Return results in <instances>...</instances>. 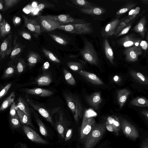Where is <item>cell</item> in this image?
<instances>
[{
	"label": "cell",
	"mask_w": 148,
	"mask_h": 148,
	"mask_svg": "<svg viewBox=\"0 0 148 148\" xmlns=\"http://www.w3.org/2000/svg\"><path fill=\"white\" fill-rule=\"evenodd\" d=\"M118 77L117 76H116L114 77V79L115 81H117L118 79Z\"/></svg>",
	"instance_id": "60"
},
{
	"label": "cell",
	"mask_w": 148,
	"mask_h": 148,
	"mask_svg": "<svg viewBox=\"0 0 148 148\" xmlns=\"http://www.w3.org/2000/svg\"><path fill=\"white\" fill-rule=\"evenodd\" d=\"M26 99L27 102L33 108L37 111L43 117L53 126H54V123L51 114L47 110L28 98H26Z\"/></svg>",
	"instance_id": "10"
},
{
	"label": "cell",
	"mask_w": 148,
	"mask_h": 148,
	"mask_svg": "<svg viewBox=\"0 0 148 148\" xmlns=\"http://www.w3.org/2000/svg\"><path fill=\"white\" fill-rule=\"evenodd\" d=\"M80 53L84 59L90 64L98 65L99 62L97 54L92 44L89 41L85 42Z\"/></svg>",
	"instance_id": "4"
},
{
	"label": "cell",
	"mask_w": 148,
	"mask_h": 148,
	"mask_svg": "<svg viewBox=\"0 0 148 148\" xmlns=\"http://www.w3.org/2000/svg\"><path fill=\"white\" fill-rule=\"evenodd\" d=\"M24 132L31 141L39 144H47L48 142L43 139L31 127L26 125L23 126Z\"/></svg>",
	"instance_id": "12"
},
{
	"label": "cell",
	"mask_w": 148,
	"mask_h": 148,
	"mask_svg": "<svg viewBox=\"0 0 148 148\" xmlns=\"http://www.w3.org/2000/svg\"><path fill=\"white\" fill-rule=\"evenodd\" d=\"M121 125L123 132L129 138L134 140L139 137L136 128L129 121L124 119H121Z\"/></svg>",
	"instance_id": "5"
},
{
	"label": "cell",
	"mask_w": 148,
	"mask_h": 148,
	"mask_svg": "<svg viewBox=\"0 0 148 148\" xmlns=\"http://www.w3.org/2000/svg\"><path fill=\"white\" fill-rule=\"evenodd\" d=\"M131 27L132 23H130L123 28L117 35L115 36V37H117L126 34L128 32Z\"/></svg>",
	"instance_id": "42"
},
{
	"label": "cell",
	"mask_w": 148,
	"mask_h": 148,
	"mask_svg": "<svg viewBox=\"0 0 148 148\" xmlns=\"http://www.w3.org/2000/svg\"><path fill=\"white\" fill-rule=\"evenodd\" d=\"M42 51L46 56L51 61L57 63H60V60L49 51L43 48Z\"/></svg>",
	"instance_id": "38"
},
{
	"label": "cell",
	"mask_w": 148,
	"mask_h": 148,
	"mask_svg": "<svg viewBox=\"0 0 148 148\" xmlns=\"http://www.w3.org/2000/svg\"><path fill=\"white\" fill-rule=\"evenodd\" d=\"M111 125H112L116 131L118 132L119 130L120 127V123L119 118L115 116L114 119Z\"/></svg>",
	"instance_id": "46"
},
{
	"label": "cell",
	"mask_w": 148,
	"mask_h": 148,
	"mask_svg": "<svg viewBox=\"0 0 148 148\" xmlns=\"http://www.w3.org/2000/svg\"><path fill=\"white\" fill-rule=\"evenodd\" d=\"M141 148H148V138L143 140L141 145Z\"/></svg>",
	"instance_id": "50"
},
{
	"label": "cell",
	"mask_w": 148,
	"mask_h": 148,
	"mask_svg": "<svg viewBox=\"0 0 148 148\" xmlns=\"http://www.w3.org/2000/svg\"><path fill=\"white\" fill-rule=\"evenodd\" d=\"M16 71L14 62H10L8 66L4 70L2 78L3 79H6L10 77Z\"/></svg>",
	"instance_id": "27"
},
{
	"label": "cell",
	"mask_w": 148,
	"mask_h": 148,
	"mask_svg": "<svg viewBox=\"0 0 148 148\" xmlns=\"http://www.w3.org/2000/svg\"><path fill=\"white\" fill-rule=\"evenodd\" d=\"M49 5V4L48 5V4H47V3L45 4L43 3H41L39 4L35 9V10L34 12V14H36L39 11L45 8L49 7H51L52 6Z\"/></svg>",
	"instance_id": "45"
},
{
	"label": "cell",
	"mask_w": 148,
	"mask_h": 148,
	"mask_svg": "<svg viewBox=\"0 0 148 148\" xmlns=\"http://www.w3.org/2000/svg\"><path fill=\"white\" fill-rule=\"evenodd\" d=\"M21 0H4L5 11L13 7L20 2Z\"/></svg>",
	"instance_id": "39"
},
{
	"label": "cell",
	"mask_w": 148,
	"mask_h": 148,
	"mask_svg": "<svg viewBox=\"0 0 148 148\" xmlns=\"http://www.w3.org/2000/svg\"><path fill=\"white\" fill-rule=\"evenodd\" d=\"M32 6L34 7H37V4L35 2H34L32 4Z\"/></svg>",
	"instance_id": "58"
},
{
	"label": "cell",
	"mask_w": 148,
	"mask_h": 148,
	"mask_svg": "<svg viewBox=\"0 0 148 148\" xmlns=\"http://www.w3.org/2000/svg\"><path fill=\"white\" fill-rule=\"evenodd\" d=\"M71 130H69L66 133V138H68L70 135L71 134Z\"/></svg>",
	"instance_id": "54"
},
{
	"label": "cell",
	"mask_w": 148,
	"mask_h": 148,
	"mask_svg": "<svg viewBox=\"0 0 148 148\" xmlns=\"http://www.w3.org/2000/svg\"><path fill=\"white\" fill-rule=\"evenodd\" d=\"M130 104L139 107H148V100L145 97H137L133 99L131 101Z\"/></svg>",
	"instance_id": "31"
},
{
	"label": "cell",
	"mask_w": 148,
	"mask_h": 148,
	"mask_svg": "<svg viewBox=\"0 0 148 148\" xmlns=\"http://www.w3.org/2000/svg\"><path fill=\"white\" fill-rule=\"evenodd\" d=\"M146 35V39L148 43V28L147 29Z\"/></svg>",
	"instance_id": "55"
},
{
	"label": "cell",
	"mask_w": 148,
	"mask_h": 148,
	"mask_svg": "<svg viewBox=\"0 0 148 148\" xmlns=\"http://www.w3.org/2000/svg\"><path fill=\"white\" fill-rule=\"evenodd\" d=\"M16 40L17 37H15L12 51L10 54V58L11 61L13 62H15L18 58L23 49V46L19 42H17Z\"/></svg>",
	"instance_id": "17"
},
{
	"label": "cell",
	"mask_w": 148,
	"mask_h": 148,
	"mask_svg": "<svg viewBox=\"0 0 148 148\" xmlns=\"http://www.w3.org/2000/svg\"><path fill=\"white\" fill-rule=\"evenodd\" d=\"M147 20L145 16L142 17L133 28V30L139 34L143 38H144L146 34Z\"/></svg>",
	"instance_id": "19"
},
{
	"label": "cell",
	"mask_w": 148,
	"mask_h": 148,
	"mask_svg": "<svg viewBox=\"0 0 148 148\" xmlns=\"http://www.w3.org/2000/svg\"><path fill=\"white\" fill-rule=\"evenodd\" d=\"M23 91L27 94L42 97L50 96L53 94L52 91L40 88L25 89Z\"/></svg>",
	"instance_id": "18"
},
{
	"label": "cell",
	"mask_w": 148,
	"mask_h": 148,
	"mask_svg": "<svg viewBox=\"0 0 148 148\" xmlns=\"http://www.w3.org/2000/svg\"><path fill=\"white\" fill-rule=\"evenodd\" d=\"M20 34L23 38L25 39L29 40H31V35L27 32L22 31L20 32Z\"/></svg>",
	"instance_id": "47"
},
{
	"label": "cell",
	"mask_w": 148,
	"mask_h": 148,
	"mask_svg": "<svg viewBox=\"0 0 148 148\" xmlns=\"http://www.w3.org/2000/svg\"><path fill=\"white\" fill-rule=\"evenodd\" d=\"M134 35L128 34L121 38L118 40V44L127 48L134 46H138L141 40Z\"/></svg>",
	"instance_id": "11"
},
{
	"label": "cell",
	"mask_w": 148,
	"mask_h": 148,
	"mask_svg": "<svg viewBox=\"0 0 148 148\" xmlns=\"http://www.w3.org/2000/svg\"><path fill=\"white\" fill-rule=\"evenodd\" d=\"M137 3L134 2H130L124 5L119 9L116 13V17L119 18L128 11L134 7Z\"/></svg>",
	"instance_id": "28"
},
{
	"label": "cell",
	"mask_w": 148,
	"mask_h": 148,
	"mask_svg": "<svg viewBox=\"0 0 148 148\" xmlns=\"http://www.w3.org/2000/svg\"><path fill=\"white\" fill-rule=\"evenodd\" d=\"M22 16L24 21L25 26L35 36L37 37L42 32L40 26L35 19L27 17L24 15Z\"/></svg>",
	"instance_id": "8"
},
{
	"label": "cell",
	"mask_w": 148,
	"mask_h": 148,
	"mask_svg": "<svg viewBox=\"0 0 148 148\" xmlns=\"http://www.w3.org/2000/svg\"><path fill=\"white\" fill-rule=\"evenodd\" d=\"M10 121L12 127L13 129H17L21 126L20 121L17 114L13 117H10Z\"/></svg>",
	"instance_id": "40"
},
{
	"label": "cell",
	"mask_w": 148,
	"mask_h": 148,
	"mask_svg": "<svg viewBox=\"0 0 148 148\" xmlns=\"http://www.w3.org/2000/svg\"><path fill=\"white\" fill-rule=\"evenodd\" d=\"M0 10L1 11L3 12L5 11L4 7V0H0Z\"/></svg>",
	"instance_id": "51"
},
{
	"label": "cell",
	"mask_w": 148,
	"mask_h": 148,
	"mask_svg": "<svg viewBox=\"0 0 148 148\" xmlns=\"http://www.w3.org/2000/svg\"><path fill=\"white\" fill-rule=\"evenodd\" d=\"M85 99L87 103L94 109L97 110L101 103L102 99L101 92H97L86 95Z\"/></svg>",
	"instance_id": "14"
},
{
	"label": "cell",
	"mask_w": 148,
	"mask_h": 148,
	"mask_svg": "<svg viewBox=\"0 0 148 148\" xmlns=\"http://www.w3.org/2000/svg\"><path fill=\"white\" fill-rule=\"evenodd\" d=\"M120 21L119 19L116 18L108 23L101 31V35L103 37L110 38L114 35Z\"/></svg>",
	"instance_id": "7"
},
{
	"label": "cell",
	"mask_w": 148,
	"mask_h": 148,
	"mask_svg": "<svg viewBox=\"0 0 148 148\" xmlns=\"http://www.w3.org/2000/svg\"><path fill=\"white\" fill-rule=\"evenodd\" d=\"M104 51L107 59L112 64H114V53L108 40L106 38L103 39V43Z\"/></svg>",
	"instance_id": "22"
},
{
	"label": "cell",
	"mask_w": 148,
	"mask_h": 148,
	"mask_svg": "<svg viewBox=\"0 0 148 148\" xmlns=\"http://www.w3.org/2000/svg\"><path fill=\"white\" fill-rule=\"evenodd\" d=\"M70 1L74 5L81 8H90L95 5L90 2L84 0H71Z\"/></svg>",
	"instance_id": "32"
},
{
	"label": "cell",
	"mask_w": 148,
	"mask_h": 148,
	"mask_svg": "<svg viewBox=\"0 0 148 148\" xmlns=\"http://www.w3.org/2000/svg\"><path fill=\"white\" fill-rule=\"evenodd\" d=\"M130 93V91L126 89L119 90L117 91V101L120 108L123 106Z\"/></svg>",
	"instance_id": "21"
},
{
	"label": "cell",
	"mask_w": 148,
	"mask_h": 148,
	"mask_svg": "<svg viewBox=\"0 0 148 148\" xmlns=\"http://www.w3.org/2000/svg\"><path fill=\"white\" fill-rule=\"evenodd\" d=\"M57 29L78 34H89L93 31L91 23H90L62 25L59 27Z\"/></svg>",
	"instance_id": "3"
},
{
	"label": "cell",
	"mask_w": 148,
	"mask_h": 148,
	"mask_svg": "<svg viewBox=\"0 0 148 148\" xmlns=\"http://www.w3.org/2000/svg\"><path fill=\"white\" fill-rule=\"evenodd\" d=\"M34 19L40 26L42 32L51 31L60 26L69 24L60 22L51 15L38 16Z\"/></svg>",
	"instance_id": "2"
},
{
	"label": "cell",
	"mask_w": 148,
	"mask_h": 148,
	"mask_svg": "<svg viewBox=\"0 0 148 148\" xmlns=\"http://www.w3.org/2000/svg\"><path fill=\"white\" fill-rule=\"evenodd\" d=\"M2 15L1 13H0V23H1L3 20V19Z\"/></svg>",
	"instance_id": "59"
},
{
	"label": "cell",
	"mask_w": 148,
	"mask_h": 148,
	"mask_svg": "<svg viewBox=\"0 0 148 148\" xmlns=\"http://www.w3.org/2000/svg\"><path fill=\"white\" fill-rule=\"evenodd\" d=\"M106 127L108 130L110 132H113V127L112 126V125L111 124H108L106 126Z\"/></svg>",
	"instance_id": "52"
},
{
	"label": "cell",
	"mask_w": 148,
	"mask_h": 148,
	"mask_svg": "<svg viewBox=\"0 0 148 148\" xmlns=\"http://www.w3.org/2000/svg\"><path fill=\"white\" fill-rule=\"evenodd\" d=\"M17 113L19 120L22 123L29 125L33 127V126L31 122V119L24 112L18 108L17 110Z\"/></svg>",
	"instance_id": "29"
},
{
	"label": "cell",
	"mask_w": 148,
	"mask_h": 148,
	"mask_svg": "<svg viewBox=\"0 0 148 148\" xmlns=\"http://www.w3.org/2000/svg\"><path fill=\"white\" fill-rule=\"evenodd\" d=\"M15 94L14 92H12L2 103L0 108V111H2L11 105L14 102Z\"/></svg>",
	"instance_id": "30"
},
{
	"label": "cell",
	"mask_w": 148,
	"mask_h": 148,
	"mask_svg": "<svg viewBox=\"0 0 148 148\" xmlns=\"http://www.w3.org/2000/svg\"><path fill=\"white\" fill-rule=\"evenodd\" d=\"M12 22L13 24L15 26H18L21 23V19L19 16H15L13 18Z\"/></svg>",
	"instance_id": "48"
},
{
	"label": "cell",
	"mask_w": 148,
	"mask_h": 148,
	"mask_svg": "<svg viewBox=\"0 0 148 148\" xmlns=\"http://www.w3.org/2000/svg\"><path fill=\"white\" fill-rule=\"evenodd\" d=\"M34 114L36 120L39 127L40 133L43 136L45 137H47L48 136V133L44 124L39 118L36 114L34 112Z\"/></svg>",
	"instance_id": "34"
},
{
	"label": "cell",
	"mask_w": 148,
	"mask_h": 148,
	"mask_svg": "<svg viewBox=\"0 0 148 148\" xmlns=\"http://www.w3.org/2000/svg\"><path fill=\"white\" fill-rule=\"evenodd\" d=\"M78 74L88 82L96 85L103 84V82L96 75L92 73L81 70L77 72Z\"/></svg>",
	"instance_id": "15"
},
{
	"label": "cell",
	"mask_w": 148,
	"mask_h": 148,
	"mask_svg": "<svg viewBox=\"0 0 148 148\" xmlns=\"http://www.w3.org/2000/svg\"><path fill=\"white\" fill-rule=\"evenodd\" d=\"M51 16L59 22L63 23H68L69 24H84L87 22L83 19H78L74 18L69 14H60Z\"/></svg>",
	"instance_id": "13"
},
{
	"label": "cell",
	"mask_w": 148,
	"mask_h": 148,
	"mask_svg": "<svg viewBox=\"0 0 148 148\" xmlns=\"http://www.w3.org/2000/svg\"><path fill=\"white\" fill-rule=\"evenodd\" d=\"M14 62L16 72L18 74L22 73L25 70L26 66L24 59L21 58H18Z\"/></svg>",
	"instance_id": "33"
},
{
	"label": "cell",
	"mask_w": 148,
	"mask_h": 148,
	"mask_svg": "<svg viewBox=\"0 0 148 148\" xmlns=\"http://www.w3.org/2000/svg\"><path fill=\"white\" fill-rule=\"evenodd\" d=\"M50 66L49 63L48 62H45L42 67V69L43 72L45 73V71L49 69Z\"/></svg>",
	"instance_id": "49"
},
{
	"label": "cell",
	"mask_w": 148,
	"mask_h": 148,
	"mask_svg": "<svg viewBox=\"0 0 148 148\" xmlns=\"http://www.w3.org/2000/svg\"><path fill=\"white\" fill-rule=\"evenodd\" d=\"M142 114L147 119H148V111H143L142 112Z\"/></svg>",
	"instance_id": "53"
},
{
	"label": "cell",
	"mask_w": 148,
	"mask_h": 148,
	"mask_svg": "<svg viewBox=\"0 0 148 148\" xmlns=\"http://www.w3.org/2000/svg\"><path fill=\"white\" fill-rule=\"evenodd\" d=\"M131 74L135 79L141 83L145 84H148V79L142 73L139 72L132 71Z\"/></svg>",
	"instance_id": "36"
},
{
	"label": "cell",
	"mask_w": 148,
	"mask_h": 148,
	"mask_svg": "<svg viewBox=\"0 0 148 148\" xmlns=\"http://www.w3.org/2000/svg\"><path fill=\"white\" fill-rule=\"evenodd\" d=\"M12 37L11 33L9 34L2 41L0 52V60L1 61L8 57L11 52Z\"/></svg>",
	"instance_id": "6"
},
{
	"label": "cell",
	"mask_w": 148,
	"mask_h": 148,
	"mask_svg": "<svg viewBox=\"0 0 148 148\" xmlns=\"http://www.w3.org/2000/svg\"><path fill=\"white\" fill-rule=\"evenodd\" d=\"M78 9L81 13L91 15H100L104 13L106 11V10L103 8L95 6L88 8H79Z\"/></svg>",
	"instance_id": "20"
},
{
	"label": "cell",
	"mask_w": 148,
	"mask_h": 148,
	"mask_svg": "<svg viewBox=\"0 0 148 148\" xmlns=\"http://www.w3.org/2000/svg\"><path fill=\"white\" fill-rule=\"evenodd\" d=\"M40 56L37 53L34 52H31L28 55L27 61L29 68L34 66L40 60Z\"/></svg>",
	"instance_id": "24"
},
{
	"label": "cell",
	"mask_w": 148,
	"mask_h": 148,
	"mask_svg": "<svg viewBox=\"0 0 148 148\" xmlns=\"http://www.w3.org/2000/svg\"><path fill=\"white\" fill-rule=\"evenodd\" d=\"M11 28L8 23L3 18L0 23V37L1 39L10 33Z\"/></svg>",
	"instance_id": "25"
},
{
	"label": "cell",
	"mask_w": 148,
	"mask_h": 148,
	"mask_svg": "<svg viewBox=\"0 0 148 148\" xmlns=\"http://www.w3.org/2000/svg\"><path fill=\"white\" fill-rule=\"evenodd\" d=\"M18 148H27L26 146L24 144H22Z\"/></svg>",
	"instance_id": "57"
},
{
	"label": "cell",
	"mask_w": 148,
	"mask_h": 148,
	"mask_svg": "<svg viewBox=\"0 0 148 148\" xmlns=\"http://www.w3.org/2000/svg\"><path fill=\"white\" fill-rule=\"evenodd\" d=\"M49 35L56 42L60 44L65 45L68 43V42L66 39L60 36L51 34H49Z\"/></svg>",
	"instance_id": "41"
},
{
	"label": "cell",
	"mask_w": 148,
	"mask_h": 148,
	"mask_svg": "<svg viewBox=\"0 0 148 148\" xmlns=\"http://www.w3.org/2000/svg\"><path fill=\"white\" fill-rule=\"evenodd\" d=\"M12 85V84L11 83H9L2 89L0 92V98L1 99L6 95Z\"/></svg>",
	"instance_id": "44"
},
{
	"label": "cell",
	"mask_w": 148,
	"mask_h": 148,
	"mask_svg": "<svg viewBox=\"0 0 148 148\" xmlns=\"http://www.w3.org/2000/svg\"><path fill=\"white\" fill-rule=\"evenodd\" d=\"M16 105L18 108L31 119V114L29 108L27 103L22 97H20L18 98Z\"/></svg>",
	"instance_id": "26"
},
{
	"label": "cell",
	"mask_w": 148,
	"mask_h": 148,
	"mask_svg": "<svg viewBox=\"0 0 148 148\" xmlns=\"http://www.w3.org/2000/svg\"><path fill=\"white\" fill-rule=\"evenodd\" d=\"M68 66L72 71L78 72L82 70V65L80 63L74 62H69L67 63Z\"/></svg>",
	"instance_id": "37"
},
{
	"label": "cell",
	"mask_w": 148,
	"mask_h": 148,
	"mask_svg": "<svg viewBox=\"0 0 148 148\" xmlns=\"http://www.w3.org/2000/svg\"><path fill=\"white\" fill-rule=\"evenodd\" d=\"M141 1L143 3L148 4V0H143Z\"/></svg>",
	"instance_id": "56"
},
{
	"label": "cell",
	"mask_w": 148,
	"mask_h": 148,
	"mask_svg": "<svg viewBox=\"0 0 148 148\" xmlns=\"http://www.w3.org/2000/svg\"><path fill=\"white\" fill-rule=\"evenodd\" d=\"M52 78L48 73H45L38 77L35 83L39 86H48L51 82Z\"/></svg>",
	"instance_id": "23"
},
{
	"label": "cell",
	"mask_w": 148,
	"mask_h": 148,
	"mask_svg": "<svg viewBox=\"0 0 148 148\" xmlns=\"http://www.w3.org/2000/svg\"><path fill=\"white\" fill-rule=\"evenodd\" d=\"M143 53L142 48L139 46H134L126 48L124 51L126 60L130 62L138 60V56Z\"/></svg>",
	"instance_id": "9"
},
{
	"label": "cell",
	"mask_w": 148,
	"mask_h": 148,
	"mask_svg": "<svg viewBox=\"0 0 148 148\" xmlns=\"http://www.w3.org/2000/svg\"><path fill=\"white\" fill-rule=\"evenodd\" d=\"M64 96L68 107L72 112L75 119L77 121L82 116L83 108L78 97L70 93L64 92Z\"/></svg>",
	"instance_id": "1"
},
{
	"label": "cell",
	"mask_w": 148,
	"mask_h": 148,
	"mask_svg": "<svg viewBox=\"0 0 148 148\" xmlns=\"http://www.w3.org/2000/svg\"><path fill=\"white\" fill-rule=\"evenodd\" d=\"M66 120L63 111L61 110L58 112L56 116L55 127L58 133L63 137L64 126Z\"/></svg>",
	"instance_id": "16"
},
{
	"label": "cell",
	"mask_w": 148,
	"mask_h": 148,
	"mask_svg": "<svg viewBox=\"0 0 148 148\" xmlns=\"http://www.w3.org/2000/svg\"><path fill=\"white\" fill-rule=\"evenodd\" d=\"M65 79L67 83L71 85H74L76 84L75 80L72 74L66 69H63Z\"/></svg>",
	"instance_id": "35"
},
{
	"label": "cell",
	"mask_w": 148,
	"mask_h": 148,
	"mask_svg": "<svg viewBox=\"0 0 148 148\" xmlns=\"http://www.w3.org/2000/svg\"><path fill=\"white\" fill-rule=\"evenodd\" d=\"M18 108L17 105L14 102L11 105L10 114L11 117L14 116L17 114V110Z\"/></svg>",
	"instance_id": "43"
}]
</instances>
